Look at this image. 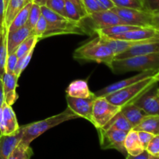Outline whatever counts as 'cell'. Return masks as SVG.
I'll use <instances>...</instances> for the list:
<instances>
[{"label": "cell", "instance_id": "cell-30", "mask_svg": "<svg viewBox=\"0 0 159 159\" xmlns=\"http://www.w3.org/2000/svg\"><path fill=\"white\" fill-rule=\"evenodd\" d=\"M33 155L34 152L30 146L20 142L12 151L8 159H30Z\"/></svg>", "mask_w": 159, "mask_h": 159}, {"label": "cell", "instance_id": "cell-37", "mask_svg": "<svg viewBox=\"0 0 159 159\" xmlns=\"http://www.w3.org/2000/svg\"><path fill=\"white\" fill-rule=\"evenodd\" d=\"M145 11L152 14L159 12V0H141Z\"/></svg>", "mask_w": 159, "mask_h": 159}, {"label": "cell", "instance_id": "cell-9", "mask_svg": "<svg viewBox=\"0 0 159 159\" xmlns=\"http://www.w3.org/2000/svg\"><path fill=\"white\" fill-rule=\"evenodd\" d=\"M158 71L159 70H148V71H141V73L132 76V77H130L126 79H123V80L119 81V82H116L115 83L111 84V85H107L105 88L97 91V93H95V95L96 96H106L107 95L110 94V93H113L114 92L121 89L129 86V85H132V84L136 83V82L142 80V79L155 75Z\"/></svg>", "mask_w": 159, "mask_h": 159}, {"label": "cell", "instance_id": "cell-1", "mask_svg": "<svg viewBox=\"0 0 159 159\" xmlns=\"http://www.w3.org/2000/svg\"><path fill=\"white\" fill-rule=\"evenodd\" d=\"M77 118H79V116L68 107L66 110L58 114L50 116L47 119L34 122L32 124L22 126L23 135H22V139L20 142L26 145H30L32 141L45 133L47 130L62 123L77 119Z\"/></svg>", "mask_w": 159, "mask_h": 159}, {"label": "cell", "instance_id": "cell-45", "mask_svg": "<svg viewBox=\"0 0 159 159\" xmlns=\"http://www.w3.org/2000/svg\"><path fill=\"white\" fill-rule=\"evenodd\" d=\"M4 102H5V100H4V94H3L2 82V79H0V117H1L2 110V106ZM0 135H1V133H0Z\"/></svg>", "mask_w": 159, "mask_h": 159}, {"label": "cell", "instance_id": "cell-39", "mask_svg": "<svg viewBox=\"0 0 159 159\" xmlns=\"http://www.w3.org/2000/svg\"><path fill=\"white\" fill-rule=\"evenodd\" d=\"M17 61H18V57L16 54V53L8 54L6 65V72L14 73V70H15Z\"/></svg>", "mask_w": 159, "mask_h": 159}, {"label": "cell", "instance_id": "cell-32", "mask_svg": "<svg viewBox=\"0 0 159 159\" xmlns=\"http://www.w3.org/2000/svg\"><path fill=\"white\" fill-rule=\"evenodd\" d=\"M115 6L144 10L141 0H112Z\"/></svg>", "mask_w": 159, "mask_h": 159}, {"label": "cell", "instance_id": "cell-29", "mask_svg": "<svg viewBox=\"0 0 159 159\" xmlns=\"http://www.w3.org/2000/svg\"><path fill=\"white\" fill-rule=\"evenodd\" d=\"M39 40H40V39L36 37V36L33 35V34L30 36L29 37H27L23 43H20V46L17 48L16 51L15 53L17 57H18V58L26 55L31 50L35 49L36 45H37V42Z\"/></svg>", "mask_w": 159, "mask_h": 159}, {"label": "cell", "instance_id": "cell-5", "mask_svg": "<svg viewBox=\"0 0 159 159\" xmlns=\"http://www.w3.org/2000/svg\"><path fill=\"white\" fill-rule=\"evenodd\" d=\"M121 107L111 103L105 96H96L93 104L92 119L90 122L96 129L105 127L118 113Z\"/></svg>", "mask_w": 159, "mask_h": 159}, {"label": "cell", "instance_id": "cell-50", "mask_svg": "<svg viewBox=\"0 0 159 159\" xmlns=\"http://www.w3.org/2000/svg\"><path fill=\"white\" fill-rule=\"evenodd\" d=\"M9 0H4V2H5V7L6 8V6H7L8 2H9Z\"/></svg>", "mask_w": 159, "mask_h": 159}, {"label": "cell", "instance_id": "cell-46", "mask_svg": "<svg viewBox=\"0 0 159 159\" xmlns=\"http://www.w3.org/2000/svg\"><path fill=\"white\" fill-rule=\"evenodd\" d=\"M68 1L74 3L75 5H76V6H78V7L79 8V9H81L82 11H83L84 12H85L86 13V12H85V9H84V6L83 5H82V0H68ZM87 14V13H86ZM88 15V14H87Z\"/></svg>", "mask_w": 159, "mask_h": 159}, {"label": "cell", "instance_id": "cell-10", "mask_svg": "<svg viewBox=\"0 0 159 159\" xmlns=\"http://www.w3.org/2000/svg\"><path fill=\"white\" fill-rule=\"evenodd\" d=\"M15 112L12 106L3 103L0 117V133L1 135H12L16 133L20 129Z\"/></svg>", "mask_w": 159, "mask_h": 159}, {"label": "cell", "instance_id": "cell-14", "mask_svg": "<svg viewBox=\"0 0 159 159\" xmlns=\"http://www.w3.org/2000/svg\"><path fill=\"white\" fill-rule=\"evenodd\" d=\"M156 85L139 98L134 104L142 109L147 115H159V96Z\"/></svg>", "mask_w": 159, "mask_h": 159}, {"label": "cell", "instance_id": "cell-4", "mask_svg": "<svg viewBox=\"0 0 159 159\" xmlns=\"http://www.w3.org/2000/svg\"><path fill=\"white\" fill-rule=\"evenodd\" d=\"M109 68L114 74L128 71H144L159 70V53L134 56L122 59H114Z\"/></svg>", "mask_w": 159, "mask_h": 159}, {"label": "cell", "instance_id": "cell-49", "mask_svg": "<svg viewBox=\"0 0 159 159\" xmlns=\"http://www.w3.org/2000/svg\"><path fill=\"white\" fill-rule=\"evenodd\" d=\"M155 78H156L157 81H158V82H159V71L158 73H157L156 75H155Z\"/></svg>", "mask_w": 159, "mask_h": 159}, {"label": "cell", "instance_id": "cell-12", "mask_svg": "<svg viewBox=\"0 0 159 159\" xmlns=\"http://www.w3.org/2000/svg\"><path fill=\"white\" fill-rule=\"evenodd\" d=\"M156 53H159V38L134 45L124 52L115 56V59L127 58L134 56L146 55Z\"/></svg>", "mask_w": 159, "mask_h": 159}, {"label": "cell", "instance_id": "cell-35", "mask_svg": "<svg viewBox=\"0 0 159 159\" xmlns=\"http://www.w3.org/2000/svg\"><path fill=\"white\" fill-rule=\"evenodd\" d=\"M65 1L66 0H48L45 6L54 12L65 17Z\"/></svg>", "mask_w": 159, "mask_h": 159}, {"label": "cell", "instance_id": "cell-38", "mask_svg": "<svg viewBox=\"0 0 159 159\" xmlns=\"http://www.w3.org/2000/svg\"><path fill=\"white\" fill-rule=\"evenodd\" d=\"M82 2L88 16L93 12L101 10L96 0H82Z\"/></svg>", "mask_w": 159, "mask_h": 159}, {"label": "cell", "instance_id": "cell-28", "mask_svg": "<svg viewBox=\"0 0 159 159\" xmlns=\"http://www.w3.org/2000/svg\"><path fill=\"white\" fill-rule=\"evenodd\" d=\"M65 17L75 23H81L84 19L88 17V15L85 12L81 10L76 5L68 0L65 1Z\"/></svg>", "mask_w": 159, "mask_h": 159}, {"label": "cell", "instance_id": "cell-15", "mask_svg": "<svg viewBox=\"0 0 159 159\" xmlns=\"http://www.w3.org/2000/svg\"><path fill=\"white\" fill-rule=\"evenodd\" d=\"M18 79L19 78L14 73L10 72L5 73L2 79L5 102L9 106L13 105L18 99V94L16 93Z\"/></svg>", "mask_w": 159, "mask_h": 159}, {"label": "cell", "instance_id": "cell-48", "mask_svg": "<svg viewBox=\"0 0 159 159\" xmlns=\"http://www.w3.org/2000/svg\"><path fill=\"white\" fill-rule=\"evenodd\" d=\"M149 159H159V157L152 156V155H150V158H149Z\"/></svg>", "mask_w": 159, "mask_h": 159}, {"label": "cell", "instance_id": "cell-20", "mask_svg": "<svg viewBox=\"0 0 159 159\" xmlns=\"http://www.w3.org/2000/svg\"><path fill=\"white\" fill-rule=\"evenodd\" d=\"M124 147L127 155H134V156L140 155L145 150L140 141L138 131L134 129L127 134L124 141Z\"/></svg>", "mask_w": 159, "mask_h": 159}, {"label": "cell", "instance_id": "cell-40", "mask_svg": "<svg viewBox=\"0 0 159 159\" xmlns=\"http://www.w3.org/2000/svg\"><path fill=\"white\" fill-rule=\"evenodd\" d=\"M138 137H139L140 141H141V144H142L144 148L146 150L148 145V144L150 143V141H152V139L154 138L155 135L146 131H138Z\"/></svg>", "mask_w": 159, "mask_h": 159}, {"label": "cell", "instance_id": "cell-47", "mask_svg": "<svg viewBox=\"0 0 159 159\" xmlns=\"http://www.w3.org/2000/svg\"><path fill=\"white\" fill-rule=\"evenodd\" d=\"M48 1V0H34L33 2L37 3V4H38L39 6H45V4H46Z\"/></svg>", "mask_w": 159, "mask_h": 159}, {"label": "cell", "instance_id": "cell-25", "mask_svg": "<svg viewBox=\"0 0 159 159\" xmlns=\"http://www.w3.org/2000/svg\"><path fill=\"white\" fill-rule=\"evenodd\" d=\"M33 2L28 3L18 14L15 16V18L11 22L10 25L7 28V33H12L13 31L17 30L20 29L23 26H26L27 24L28 18H29V14L30 12L31 6H32Z\"/></svg>", "mask_w": 159, "mask_h": 159}, {"label": "cell", "instance_id": "cell-51", "mask_svg": "<svg viewBox=\"0 0 159 159\" xmlns=\"http://www.w3.org/2000/svg\"><path fill=\"white\" fill-rule=\"evenodd\" d=\"M31 1H32V2H33V1H34V0H31Z\"/></svg>", "mask_w": 159, "mask_h": 159}, {"label": "cell", "instance_id": "cell-11", "mask_svg": "<svg viewBox=\"0 0 159 159\" xmlns=\"http://www.w3.org/2000/svg\"><path fill=\"white\" fill-rule=\"evenodd\" d=\"M94 25V29L108 27L114 25L125 24L119 16L113 12L112 9L99 10L88 16Z\"/></svg>", "mask_w": 159, "mask_h": 159}, {"label": "cell", "instance_id": "cell-43", "mask_svg": "<svg viewBox=\"0 0 159 159\" xmlns=\"http://www.w3.org/2000/svg\"><path fill=\"white\" fill-rule=\"evenodd\" d=\"M149 158H150V154H149L147 151L144 150L142 153L140 154V155H135V156L127 155V158L126 159H149Z\"/></svg>", "mask_w": 159, "mask_h": 159}, {"label": "cell", "instance_id": "cell-19", "mask_svg": "<svg viewBox=\"0 0 159 159\" xmlns=\"http://www.w3.org/2000/svg\"><path fill=\"white\" fill-rule=\"evenodd\" d=\"M99 37H100L101 40H102L107 46H108L109 48L111 49V51H113V54H115V56L124 52V51H126L127 50H128L129 48H131V47L134 46V45L139 44V43H144V42L146 41H148V40H145V41H130V40L110 38V37H100V36H99Z\"/></svg>", "mask_w": 159, "mask_h": 159}, {"label": "cell", "instance_id": "cell-41", "mask_svg": "<svg viewBox=\"0 0 159 159\" xmlns=\"http://www.w3.org/2000/svg\"><path fill=\"white\" fill-rule=\"evenodd\" d=\"M99 6L100 7L101 10H107L111 9L114 7V4L112 0H96Z\"/></svg>", "mask_w": 159, "mask_h": 159}, {"label": "cell", "instance_id": "cell-13", "mask_svg": "<svg viewBox=\"0 0 159 159\" xmlns=\"http://www.w3.org/2000/svg\"><path fill=\"white\" fill-rule=\"evenodd\" d=\"M158 38H159V31L152 26L137 28L114 37V39L130 41H145Z\"/></svg>", "mask_w": 159, "mask_h": 159}, {"label": "cell", "instance_id": "cell-33", "mask_svg": "<svg viewBox=\"0 0 159 159\" xmlns=\"http://www.w3.org/2000/svg\"><path fill=\"white\" fill-rule=\"evenodd\" d=\"M42 13L40 6H39L38 4L35 2H33L32 6H31L30 12L29 14V18H28V26H30L32 29H34Z\"/></svg>", "mask_w": 159, "mask_h": 159}, {"label": "cell", "instance_id": "cell-34", "mask_svg": "<svg viewBox=\"0 0 159 159\" xmlns=\"http://www.w3.org/2000/svg\"><path fill=\"white\" fill-rule=\"evenodd\" d=\"M47 29H48V21L44 18V16L41 15L38 21H37V24L35 25L34 28L33 29V35L36 36L40 40L43 37V35L46 33Z\"/></svg>", "mask_w": 159, "mask_h": 159}, {"label": "cell", "instance_id": "cell-31", "mask_svg": "<svg viewBox=\"0 0 159 159\" xmlns=\"http://www.w3.org/2000/svg\"><path fill=\"white\" fill-rule=\"evenodd\" d=\"M34 51V49L31 50V51H30L28 54H26V55L18 58L16 65L15 70H14V74L16 75L17 78H20V76L21 75L22 72L24 71L25 68H26V67H27V65H29L30 61L31 58H32Z\"/></svg>", "mask_w": 159, "mask_h": 159}, {"label": "cell", "instance_id": "cell-2", "mask_svg": "<svg viewBox=\"0 0 159 159\" xmlns=\"http://www.w3.org/2000/svg\"><path fill=\"white\" fill-rule=\"evenodd\" d=\"M155 75L146 78L139 82L134 83L129 86L107 95L105 97L111 103L120 107L134 103L141 96L157 85Z\"/></svg>", "mask_w": 159, "mask_h": 159}, {"label": "cell", "instance_id": "cell-17", "mask_svg": "<svg viewBox=\"0 0 159 159\" xmlns=\"http://www.w3.org/2000/svg\"><path fill=\"white\" fill-rule=\"evenodd\" d=\"M32 34L33 29L27 24L13 32L7 33L8 54L15 53L20 43Z\"/></svg>", "mask_w": 159, "mask_h": 159}, {"label": "cell", "instance_id": "cell-42", "mask_svg": "<svg viewBox=\"0 0 159 159\" xmlns=\"http://www.w3.org/2000/svg\"><path fill=\"white\" fill-rule=\"evenodd\" d=\"M5 11L6 7L4 0H0V32L5 26Z\"/></svg>", "mask_w": 159, "mask_h": 159}, {"label": "cell", "instance_id": "cell-7", "mask_svg": "<svg viewBox=\"0 0 159 159\" xmlns=\"http://www.w3.org/2000/svg\"><path fill=\"white\" fill-rule=\"evenodd\" d=\"M99 135V141L102 149H115L124 155H127L124 147L127 134L124 131L115 129H97Z\"/></svg>", "mask_w": 159, "mask_h": 159}, {"label": "cell", "instance_id": "cell-16", "mask_svg": "<svg viewBox=\"0 0 159 159\" xmlns=\"http://www.w3.org/2000/svg\"><path fill=\"white\" fill-rule=\"evenodd\" d=\"M23 127L12 135H0V159H8L16 147L21 141Z\"/></svg>", "mask_w": 159, "mask_h": 159}, {"label": "cell", "instance_id": "cell-3", "mask_svg": "<svg viewBox=\"0 0 159 159\" xmlns=\"http://www.w3.org/2000/svg\"><path fill=\"white\" fill-rule=\"evenodd\" d=\"M73 57L77 60L105 64L109 67L115 59V54L97 35L93 40L75 49L73 53Z\"/></svg>", "mask_w": 159, "mask_h": 159}, {"label": "cell", "instance_id": "cell-8", "mask_svg": "<svg viewBox=\"0 0 159 159\" xmlns=\"http://www.w3.org/2000/svg\"><path fill=\"white\" fill-rule=\"evenodd\" d=\"M96 99V95L85 99L74 98L66 96V101L68 108L73 113H75L79 117L84 118L89 121H91L93 104Z\"/></svg>", "mask_w": 159, "mask_h": 159}, {"label": "cell", "instance_id": "cell-22", "mask_svg": "<svg viewBox=\"0 0 159 159\" xmlns=\"http://www.w3.org/2000/svg\"><path fill=\"white\" fill-rule=\"evenodd\" d=\"M31 0H9L5 11V26L8 28L16 16L26 6Z\"/></svg>", "mask_w": 159, "mask_h": 159}, {"label": "cell", "instance_id": "cell-36", "mask_svg": "<svg viewBox=\"0 0 159 159\" xmlns=\"http://www.w3.org/2000/svg\"><path fill=\"white\" fill-rule=\"evenodd\" d=\"M146 151L152 156L159 157V134L154 136L148 145Z\"/></svg>", "mask_w": 159, "mask_h": 159}, {"label": "cell", "instance_id": "cell-6", "mask_svg": "<svg viewBox=\"0 0 159 159\" xmlns=\"http://www.w3.org/2000/svg\"><path fill=\"white\" fill-rule=\"evenodd\" d=\"M112 10L116 12L125 24L140 27L152 26V15L151 12L141 9H127L114 6Z\"/></svg>", "mask_w": 159, "mask_h": 159}, {"label": "cell", "instance_id": "cell-18", "mask_svg": "<svg viewBox=\"0 0 159 159\" xmlns=\"http://www.w3.org/2000/svg\"><path fill=\"white\" fill-rule=\"evenodd\" d=\"M65 92L66 96L82 99L92 97L95 95V93L90 91L87 81L83 79H78L71 82Z\"/></svg>", "mask_w": 159, "mask_h": 159}, {"label": "cell", "instance_id": "cell-23", "mask_svg": "<svg viewBox=\"0 0 159 159\" xmlns=\"http://www.w3.org/2000/svg\"><path fill=\"white\" fill-rule=\"evenodd\" d=\"M133 129L136 131H146L154 135L159 134V115H147Z\"/></svg>", "mask_w": 159, "mask_h": 159}, {"label": "cell", "instance_id": "cell-27", "mask_svg": "<svg viewBox=\"0 0 159 159\" xmlns=\"http://www.w3.org/2000/svg\"><path fill=\"white\" fill-rule=\"evenodd\" d=\"M102 129H105V130H107V129H115V130H121V131L128 133L130 130L133 129V127L130 124V122L126 119L125 116L121 113V112H120Z\"/></svg>", "mask_w": 159, "mask_h": 159}, {"label": "cell", "instance_id": "cell-21", "mask_svg": "<svg viewBox=\"0 0 159 159\" xmlns=\"http://www.w3.org/2000/svg\"><path fill=\"white\" fill-rule=\"evenodd\" d=\"M120 112L130 122L133 128L141 122L144 116H147V113L134 103L124 106L121 108Z\"/></svg>", "mask_w": 159, "mask_h": 159}, {"label": "cell", "instance_id": "cell-24", "mask_svg": "<svg viewBox=\"0 0 159 159\" xmlns=\"http://www.w3.org/2000/svg\"><path fill=\"white\" fill-rule=\"evenodd\" d=\"M140 26H131L127 24H119L114 25V26H108V27L99 28V29H94L95 32L97 34L98 36L100 37H107L110 38H114L120 34H124L127 31L132 30L139 28Z\"/></svg>", "mask_w": 159, "mask_h": 159}, {"label": "cell", "instance_id": "cell-44", "mask_svg": "<svg viewBox=\"0 0 159 159\" xmlns=\"http://www.w3.org/2000/svg\"><path fill=\"white\" fill-rule=\"evenodd\" d=\"M152 26L159 31V12L152 15Z\"/></svg>", "mask_w": 159, "mask_h": 159}, {"label": "cell", "instance_id": "cell-26", "mask_svg": "<svg viewBox=\"0 0 159 159\" xmlns=\"http://www.w3.org/2000/svg\"><path fill=\"white\" fill-rule=\"evenodd\" d=\"M7 57V28L4 26L3 29L0 32V79H2L6 73Z\"/></svg>", "mask_w": 159, "mask_h": 159}]
</instances>
